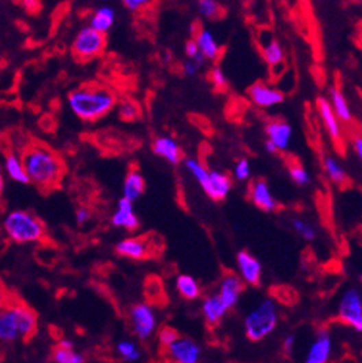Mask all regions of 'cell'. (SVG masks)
I'll use <instances>...</instances> for the list:
<instances>
[{
  "label": "cell",
  "instance_id": "obj_22",
  "mask_svg": "<svg viewBox=\"0 0 362 363\" xmlns=\"http://www.w3.org/2000/svg\"><path fill=\"white\" fill-rule=\"evenodd\" d=\"M230 310L226 308V304L219 297V294H212L206 297L203 301V314L207 325L210 327H216V325L222 321V318Z\"/></svg>",
  "mask_w": 362,
  "mask_h": 363
},
{
  "label": "cell",
  "instance_id": "obj_29",
  "mask_svg": "<svg viewBox=\"0 0 362 363\" xmlns=\"http://www.w3.org/2000/svg\"><path fill=\"white\" fill-rule=\"evenodd\" d=\"M322 166H324V170H326V175L328 176V179L333 182V184L343 185L348 180L345 167H343L335 157H331V155L324 157Z\"/></svg>",
  "mask_w": 362,
  "mask_h": 363
},
{
  "label": "cell",
  "instance_id": "obj_28",
  "mask_svg": "<svg viewBox=\"0 0 362 363\" xmlns=\"http://www.w3.org/2000/svg\"><path fill=\"white\" fill-rule=\"evenodd\" d=\"M330 102L333 105V108H335L337 117L341 121L349 123L352 120V111H350L349 103H348V99L339 88L330 89Z\"/></svg>",
  "mask_w": 362,
  "mask_h": 363
},
{
  "label": "cell",
  "instance_id": "obj_17",
  "mask_svg": "<svg viewBox=\"0 0 362 363\" xmlns=\"http://www.w3.org/2000/svg\"><path fill=\"white\" fill-rule=\"evenodd\" d=\"M266 136L271 140L278 151H285L290 147V142L293 138V129L287 121L275 120L269 121L265 127Z\"/></svg>",
  "mask_w": 362,
  "mask_h": 363
},
{
  "label": "cell",
  "instance_id": "obj_47",
  "mask_svg": "<svg viewBox=\"0 0 362 363\" xmlns=\"http://www.w3.org/2000/svg\"><path fill=\"white\" fill-rule=\"evenodd\" d=\"M352 143H354V149L362 162V135H357L354 139H352Z\"/></svg>",
  "mask_w": 362,
  "mask_h": 363
},
{
  "label": "cell",
  "instance_id": "obj_13",
  "mask_svg": "<svg viewBox=\"0 0 362 363\" xmlns=\"http://www.w3.org/2000/svg\"><path fill=\"white\" fill-rule=\"evenodd\" d=\"M20 328H18V314L15 303L6 304L0 313V340L3 342H15L20 340Z\"/></svg>",
  "mask_w": 362,
  "mask_h": 363
},
{
  "label": "cell",
  "instance_id": "obj_9",
  "mask_svg": "<svg viewBox=\"0 0 362 363\" xmlns=\"http://www.w3.org/2000/svg\"><path fill=\"white\" fill-rule=\"evenodd\" d=\"M165 349L169 360L176 363H197L202 356V349L194 340L188 337H179Z\"/></svg>",
  "mask_w": 362,
  "mask_h": 363
},
{
  "label": "cell",
  "instance_id": "obj_36",
  "mask_svg": "<svg viewBox=\"0 0 362 363\" xmlns=\"http://www.w3.org/2000/svg\"><path fill=\"white\" fill-rule=\"evenodd\" d=\"M289 173L290 177L293 179V182L299 186H306L309 182H311V176L308 173V170L304 168L303 166H300L299 162H293L289 167Z\"/></svg>",
  "mask_w": 362,
  "mask_h": 363
},
{
  "label": "cell",
  "instance_id": "obj_19",
  "mask_svg": "<svg viewBox=\"0 0 362 363\" xmlns=\"http://www.w3.org/2000/svg\"><path fill=\"white\" fill-rule=\"evenodd\" d=\"M259 45L263 60L266 64L277 65L284 62V49L278 40H275L269 32H262L259 36Z\"/></svg>",
  "mask_w": 362,
  "mask_h": 363
},
{
  "label": "cell",
  "instance_id": "obj_25",
  "mask_svg": "<svg viewBox=\"0 0 362 363\" xmlns=\"http://www.w3.org/2000/svg\"><path fill=\"white\" fill-rule=\"evenodd\" d=\"M231 190V180L225 173L219 171H210V186H208L207 195L215 201H222L228 197Z\"/></svg>",
  "mask_w": 362,
  "mask_h": 363
},
{
  "label": "cell",
  "instance_id": "obj_6",
  "mask_svg": "<svg viewBox=\"0 0 362 363\" xmlns=\"http://www.w3.org/2000/svg\"><path fill=\"white\" fill-rule=\"evenodd\" d=\"M337 314L343 323L362 334V294L357 288H349L341 294Z\"/></svg>",
  "mask_w": 362,
  "mask_h": 363
},
{
  "label": "cell",
  "instance_id": "obj_50",
  "mask_svg": "<svg viewBox=\"0 0 362 363\" xmlns=\"http://www.w3.org/2000/svg\"><path fill=\"white\" fill-rule=\"evenodd\" d=\"M302 2H308V0H302Z\"/></svg>",
  "mask_w": 362,
  "mask_h": 363
},
{
  "label": "cell",
  "instance_id": "obj_31",
  "mask_svg": "<svg viewBox=\"0 0 362 363\" xmlns=\"http://www.w3.org/2000/svg\"><path fill=\"white\" fill-rule=\"evenodd\" d=\"M185 167L186 170L191 173L195 180L200 184V186L203 188L204 192L208 190V186H210V171H208L202 162L195 158H188L185 160Z\"/></svg>",
  "mask_w": 362,
  "mask_h": 363
},
{
  "label": "cell",
  "instance_id": "obj_2",
  "mask_svg": "<svg viewBox=\"0 0 362 363\" xmlns=\"http://www.w3.org/2000/svg\"><path fill=\"white\" fill-rule=\"evenodd\" d=\"M70 110L77 116L80 120L93 123L116 107V93L111 89L101 84H84L80 88L74 89L69 93Z\"/></svg>",
  "mask_w": 362,
  "mask_h": 363
},
{
  "label": "cell",
  "instance_id": "obj_3",
  "mask_svg": "<svg viewBox=\"0 0 362 363\" xmlns=\"http://www.w3.org/2000/svg\"><path fill=\"white\" fill-rule=\"evenodd\" d=\"M3 229L9 240L16 244L40 242L46 236L43 222L25 210H15L9 213L3 221Z\"/></svg>",
  "mask_w": 362,
  "mask_h": 363
},
{
  "label": "cell",
  "instance_id": "obj_16",
  "mask_svg": "<svg viewBox=\"0 0 362 363\" xmlns=\"http://www.w3.org/2000/svg\"><path fill=\"white\" fill-rule=\"evenodd\" d=\"M249 194L252 203L257 208H261L262 212H274V210H277L278 204L275 201L271 189L265 180L259 179L252 182L249 188Z\"/></svg>",
  "mask_w": 362,
  "mask_h": 363
},
{
  "label": "cell",
  "instance_id": "obj_21",
  "mask_svg": "<svg viewBox=\"0 0 362 363\" xmlns=\"http://www.w3.org/2000/svg\"><path fill=\"white\" fill-rule=\"evenodd\" d=\"M152 151L158 157L169 161L170 164H179L182 160V152H180L178 142L169 136H160L152 142Z\"/></svg>",
  "mask_w": 362,
  "mask_h": 363
},
{
  "label": "cell",
  "instance_id": "obj_42",
  "mask_svg": "<svg viewBox=\"0 0 362 363\" xmlns=\"http://www.w3.org/2000/svg\"><path fill=\"white\" fill-rule=\"evenodd\" d=\"M138 116V108L135 107V103L132 102H125L120 108V117L123 120H133Z\"/></svg>",
  "mask_w": 362,
  "mask_h": 363
},
{
  "label": "cell",
  "instance_id": "obj_12",
  "mask_svg": "<svg viewBox=\"0 0 362 363\" xmlns=\"http://www.w3.org/2000/svg\"><path fill=\"white\" fill-rule=\"evenodd\" d=\"M243 278L240 276L230 272L226 273L221 284H219V297L222 299V301L226 304L228 309H232L235 308V304L240 300V295L244 290V284H243Z\"/></svg>",
  "mask_w": 362,
  "mask_h": 363
},
{
  "label": "cell",
  "instance_id": "obj_33",
  "mask_svg": "<svg viewBox=\"0 0 362 363\" xmlns=\"http://www.w3.org/2000/svg\"><path fill=\"white\" fill-rule=\"evenodd\" d=\"M291 226H293L294 231H296V234H299L304 241H313L318 235L317 227L313 226L312 223L303 221V218L294 217L291 221Z\"/></svg>",
  "mask_w": 362,
  "mask_h": 363
},
{
  "label": "cell",
  "instance_id": "obj_27",
  "mask_svg": "<svg viewBox=\"0 0 362 363\" xmlns=\"http://www.w3.org/2000/svg\"><path fill=\"white\" fill-rule=\"evenodd\" d=\"M116 21V11L111 6H101L89 18V25L101 33H107Z\"/></svg>",
  "mask_w": 362,
  "mask_h": 363
},
{
  "label": "cell",
  "instance_id": "obj_24",
  "mask_svg": "<svg viewBox=\"0 0 362 363\" xmlns=\"http://www.w3.org/2000/svg\"><path fill=\"white\" fill-rule=\"evenodd\" d=\"M194 39L200 46V51L203 52V55L208 61H216L219 58V55H221V47H219L217 42L215 40L212 32H208L207 28H200V30L195 33Z\"/></svg>",
  "mask_w": 362,
  "mask_h": 363
},
{
  "label": "cell",
  "instance_id": "obj_30",
  "mask_svg": "<svg viewBox=\"0 0 362 363\" xmlns=\"http://www.w3.org/2000/svg\"><path fill=\"white\" fill-rule=\"evenodd\" d=\"M176 290L179 292L180 297H184L186 300H195L200 297V285L198 282L189 275H179L176 279Z\"/></svg>",
  "mask_w": 362,
  "mask_h": 363
},
{
  "label": "cell",
  "instance_id": "obj_35",
  "mask_svg": "<svg viewBox=\"0 0 362 363\" xmlns=\"http://www.w3.org/2000/svg\"><path fill=\"white\" fill-rule=\"evenodd\" d=\"M117 351L120 353V356L128 360V362H136L141 358V351L135 342H132L129 340H123L117 344Z\"/></svg>",
  "mask_w": 362,
  "mask_h": 363
},
{
  "label": "cell",
  "instance_id": "obj_43",
  "mask_svg": "<svg viewBox=\"0 0 362 363\" xmlns=\"http://www.w3.org/2000/svg\"><path fill=\"white\" fill-rule=\"evenodd\" d=\"M200 66H202V65H200L195 60L188 58V60L182 64V73H184L185 75H188V77H191V75H195V74H197V71L200 70Z\"/></svg>",
  "mask_w": 362,
  "mask_h": 363
},
{
  "label": "cell",
  "instance_id": "obj_5",
  "mask_svg": "<svg viewBox=\"0 0 362 363\" xmlns=\"http://www.w3.org/2000/svg\"><path fill=\"white\" fill-rule=\"evenodd\" d=\"M107 45L106 33L95 30L93 27L86 25L75 34L71 43V53L77 61L86 62L99 56Z\"/></svg>",
  "mask_w": 362,
  "mask_h": 363
},
{
  "label": "cell",
  "instance_id": "obj_38",
  "mask_svg": "<svg viewBox=\"0 0 362 363\" xmlns=\"http://www.w3.org/2000/svg\"><path fill=\"white\" fill-rule=\"evenodd\" d=\"M208 79H210V82L213 83L217 90H224L228 86V79L221 66H213L210 73H208Z\"/></svg>",
  "mask_w": 362,
  "mask_h": 363
},
{
  "label": "cell",
  "instance_id": "obj_14",
  "mask_svg": "<svg viewBox=\"0 0 362 363\" xmlns=\"http://www.w3.org/2000/svg\"><path fill=\"white\" fill-rule=\"evenodd\" d=\"M333 351V340L327 329H321L312 341L306 355V363H326L330 360Z\"/></svg>",
  "mask_w": 362,
  "mask_h": 363
},
{
  "label": "cell",
  "instance_id": "obj_49",
  "mask_svg": "<svg viewBox=\"0 0 362 363\" xmlns=\"http://www.w3.org/2000/svg\"><path fill=\"white\" fill-rule=\"evenodd\" d=\"M359 279H361V282H362V275H361V276H359Z\"/></svg>",
  "mask_w": 362,
  "mask_h": 363
},
{
  "label": "cell",
  "instance_id": "obj_44",
  "mask_svg": "<svg viewBox=\"0 0 362 363\" xmlns=\"http://www.w3.org/2000/svg\"><path fill=\"white\" fill-rule=\"evenodd\" d=\"M89 218H90L89 208L79 207L77 212H75V222H77L79 225H84V223L89 222Z\"/></svg>",
  "mask_w": 362,
  "mask_h": 363
},
{
  "label": "cell",
  "instance_id": "obj_48",
  "mask_svg": "<svg viewBox=\"0 0 362 363\" xmlns=\"http://www.w3.org/2000/svg\"><path fill=\"white\" fill-rule=\"evenodd\" d=\"M265 148H266V151L271 152V154H275V152H278L277 147H275L271 140H266V143H265Z\"/></svg>",
  "mask_w": 362,
  "mask_h": 363
},
{
  "label": "cell",
  "instance_id": "obj_40",
  "mask_svg": "<svg viewBox=\"0 0 362 363\" xmlns=\"http://www.w3.org/2000/svg\"><path fill=\"white\" fill-rule=\"evenodd\" d=\"M179 332L173 328H170V327H165V328H161V331L158 332V340H160V344L163 347H167L170 346L171 342L176 341L179 338Z\"/></svg>",
  "mask_w": 362,
  "mask_h": 363
},
{
  "label": "cell",
  "instance_id": "obj_4",
  "mask_svg": "<svg viewBox=\"0 0 362 363\" xmlns=\"http://www.w3.org/2000/svg\"><path fill=\"white\" fill-rule=\"evenodd\" d=\"M278 325V309L272 299L262 300L244 319L245 337L250 341H262Z\"/></svg>",
  "mask_w": 362,
  "mask_h": 363
},
{
  "label": "cell",
  "instance_id": "obj_34",
  "mask_svg": "<svg viewBox=\"0 0 362 363\" xmlns=\"http://www.w3.org/2000/svg\"><path fill=\"white\" fill-rule=\"evenodd\" d=\"M197 8L200 15L208 20H215L222 14V8L216 0H197Z\"/></svg>",
  "mask_w": 362,
  "mask_h": 363
},
{
  "label": "cell",
  "instance_id": "obj_26",
  "mask_svg": "<svg viewBox=\"0 0 362 363\" xmlns=\"http://www.w3.org/2000/svg\"><path fill=\"white\" fill-rule=\"evenodd\" d=\"M145 190V180L136 168H132L126 179L125 185H123V197L130 199V201H136Z\"/></svg>",
  "mask_w": 362,
  "mask_h": 363
},
{
  "label": "cell",
  "instance_id": "obj_41",
  "mask_svg": "<svg viewBox=\"0 0 362 363\" xmlns=\"http://www.w3.org/2000/svg\"><path fill=\"white\" fill-rule=\"evenodd\" d=\"M234 176L237 180H240V182L249 179L250 177V162L245 158L238 161L234 167Z\"/></svg>",
  "mask_w": 362,
  "mask_h": 363
},
{
  "label": "cell",
  "instance_id": "obj_11",
  "mask_svg": "<svg viewBox=\"0 0 362 363\" xmlns=\"http://www.w3.org/2000/svg\"><path fill=\"white\" fill-rule=\"evenodd\" d=\"M317 108H318L324 127H326V130L328 133V136L335 143H340V140L343 138V132H341V126H340L341 120L337 117V114H336L335 108H333L330 99L318 98Z\"/></svg>",
  "mask_w": 362,
  "mask_h": 363
},
{
  "label": "cell",
  "instance_id": "obj_37",
  "mask_svg": "<svg viewBox=\"0 0 362 363\" xmlns=\"http://www.w3.org/2000/svg\"><path fill=\"white\" fill-rule=\"evenodd\" d=\"M185 53H186L188 58L195 60L202 66L207 61V58L203 55V52L200 51V46H198V43H197L195 39H191V40L186 42V45H185Z\"/></svg>",
  "mask_w": 362,
  "mask_h": 363
},
{
  "label": "cell",
  "instance_id": "obj_39",
  "mask_svg": "<svg viewBox=\"0 0 362 363\" xmlns=\"http://www.w3.org/2000/svg\"><path fill=\"white\" fill-rule=\"evenodd\" d=\"M121 2L130 12H141V11H145V9L151 8L157 2V0H121Z\"/></svg>",
  "mask_w": 362,
  "mask_h": 363
},
{
  "label": "cell",
  "instance_id": "obj_18",
  "mask_svg": "<svg viewBox=\"0 0 362 363\" xmlns=\"http://www.w3.org/2000/svg\"><path fill=\"white\" fill-rule=\"evenodd\" d=\"M111 223L116 227H125L126 231H136L139 227V221L135 212H133V201L123 197L111 217Z\"/></svg>",
  "mask_w": 362,
  "mask_h": 363
},
{
  "label": "cell",
  "instance_id": "obj_45",
  "mask_svg": "<svg viewBox=\"0 0 362 363\" xmlns=\"http://www.w3.org/2000/svg\"><path fill=\"white\" fill-rule=\"evenodd\" d=\"M149 288H151V284L147 282V284H145V294H147V297H148L151 301H154V300H157V295H152L151 291H149ZM154 291H156V292H160V294H163V285H161V282H160L158 279L156 281Z\"/></svg>",
  "mask_w": 362,
  "mask_h": 363
},
{
  "label": "cell",
  "instance_id": "obj_32",
  "mask_svg": "<svg viewBox=\"0 0 362 363\" xmlns=\"http://www.w3.org/2000/svg\"><path fill=\"white\" fill-rule=\"evenodd\" d=\"M52 360L56 363H83L86 359L80 353L74 351V349H67L56 344L52 349Z\"/></svg>",
  "mask_w": 362,
  "mask_h": 363
},
{
  "label": "cell",
  "instance_id": "obj_10",
  "mask_svg": "<svg viewBox=\"0 0 362 363\" xmlns=\"http://www.w3.org/2000/svg\"><path fill=\"white\" fill-rule=\"evenodd\" d=\"M249 98L259 108H271L284 101V93L266 83L257 82L249 88Z\"/></svg>",
  "mask_w": 362,
  "mask_h": 363
},
{
  "label": "cell",
  "instance_id": "obj_8",
  "mask_svg": "<svg viewBox=\"0 0 362 363\" xmlns=\"http://www.w3.org/2000/svg\"><path fill=\"white\" fill-rule=\"evenodd\" d=\"M116 253L132 260H145L149 259L152 253H157V250H154L148 236H133L120 241L116 245Z\"/></svg>",
  "mask_w": 362,
  "mask_h": 363
},
{
  "label": "cell",
  "instance_id": "obj_7",
  "mask_svg": "<svg viewBox=\"0 0 362 363\" xmlns=\"http://www.w3.org/2000/svg\"><path fill=\"white\" fill-rule=\"evenodd\" d=\"M129 323L132 332L141 340L148 338L157 328L154 309L149 304H136L129 312Z\"/></svg>",
  "mask_w": 362,
  "mask_h": 363
},
{
  "label": "cell",
  "instance_id": "obj_20",
  "mask_svg": "<svg viewBox=\"0 0 362 363\" xmlns=\"http://www.w3.org/2000/svg\"><path fill=\"white\" fill-rule=\"evenodd\" d=\"M16 314H18V328H20L21 340H32L37 331V316L28 305L15 301Z\"/></svg>",
  "mask_w": 362,
  "mask_h": 363
},
{
  "label": "cell",
  "instance_id": "obj_1",
  "mask_svg": "<svg viewBox=\"0 0 362 363\" xmlns=\"http://www.w3.org/2000/svg\"><path fill=\"white\" fill-rule=\"evenodd\" d=\"M21 158L32 184L43 192L61 185L65 176V164L55 151L43 143H32L24 148Z\"/></svg>",
  "mask_w": 362,
  "mask_h": 363
},
{
  "label": "cell",
  "instance_id": "obj_46",
  "mask_svg": "<svg viewBox=\"0 0 362 363\" xmlns=\"http://www.w3.org/2000/svg\"><path fill=\"white\" fill-rule=\"evenodd\" d=\"M294 342H296V338H294V336H291V334H289V336L284 338V341H282V349H284V353L287 356L291 355V351L294 349Z\"/></svg>",
  "mask_w": 362,
  "mask_h": 363
},
{
  "label": "cell",
  "instance_id": "obj_15",
  "mask_svg": "<svg viewBox=\"0 0 362 363\" xmlns=\"http://www.w3.org/2000/svg\"><path fill=\"white\" fill-rule=\"evenodd\" d=\"M237 264L244 282L257 286L262 278V264L250 253L240 251L237 254Z\"/></svg>",
  "mask_w": 362,
  "mask_h": 363
},
{
  "label": "cell",
  "instance_id": "obj_23",
  "mask_svg": "<svg viewBox=\"0 0 362 363\" xmlns=\"http://www.w3.org/2000/svg\"><path fill=\"white\" fill-rule=\"evenodd\" d=\"M5 168H6L8 176L11 177L12 180L18 182V184H23V185L32 184L30 176H28V173H27L21 155H18V154H15V152H11V151L6 152Z\"/></svg>",
  "mask_w": 362,
  "mask_h": 363
}]
</instances>
